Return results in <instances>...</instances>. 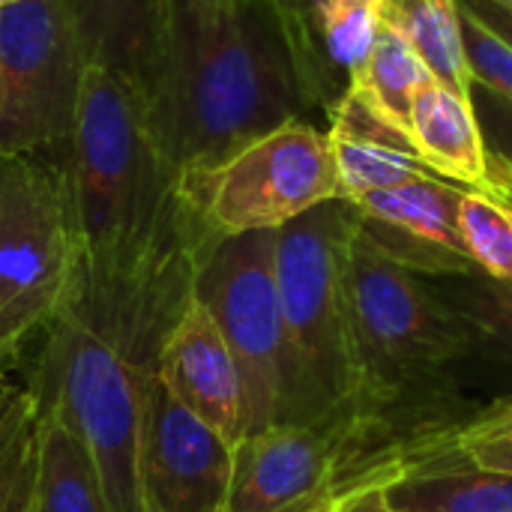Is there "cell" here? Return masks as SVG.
<instances>
[{"label": "cell", "mask_w": 512, "mask_h": 512, "mask_svg": "<svg viewBox=\"0 0 512 512\" xmlns=\"http://www.w3.org/2000/svg\"><path fill=\"white\" fill-rule=\"evenodd\" d=\"M393 512H512V477L438 450L381 483Z\"/></svg>", "instance_id": "2e32d148"}, {"label": "cell", "mask_w": 512, "mask_h": 512, "mask_svg": "<svg viewBox=\"0 0 512 512\" xmlns=\"http://www.w3.org/2000/svg\"><path fill=\"white\" fill-rule=\"evenodd\" d=\"M459 6H465L483 27H489L498 39H504L512 48V12L492 3V0H459Z\"/></svg>", "instance_id": "484cf974"}, {"label": "cell", "mask_w": 512, "mask_h": 512, "mask_svg": "<svg viewBox=\"0 0 512 512\" xmlns=\"http://www.w3.org/2000/svg\"><path fill=\"white\" fill-rule=\"evenodd\" d=\"M435 78L423 57L393 30L381 27L363 69L348 81V87L393 129L411 138V108L426 81Z\"/></svg>", "instance_id": "ffe728a7"}, {"label": "cell", "mask_w": 512, "mask_h": 512, "mask_svg": "<svg viewBox=\"0 0 512 512\" xmlns=\"http://www.w3.org/2000/svg\"><path fill=\"white\" fill-rule=\"evenodd\" d=\"M432 288L465 324L477 360L512 375V285L489 276H465L441 279Z\"/></svg>", "instance_id": "44dd1931"}, {"label": "cell", "mask_w": 512, "mask_h": 512, "mask_svg": "<svg viewBox=\"0 0 512 512\" xmlns=\"http://www.w3.org/2000/svg\"><path fill=\"white\" fill-rule=\"evenodd\" d=\"M231 474L234 447L177 402L156 372L138 441L144 512H222Z\"/></svg>", "instance_id": "9c48e42d"}, {"label": "cell", "mask_w": 512, "mask_h": 512, "mask_svg": "<svg viewBox=\"0 0 512 512\" xmlns=\"http://www.w3.org/2000/svg\"><path fill=\"white\" fill-rule=\"evenodd\" d=\"M195 294L216 318L243 378L246 435L279 423L285 387V321L276 282V231L207 237Z\"/></svg>", "instance_id": "52a82bcc"}, {"label": "cell", "mask_w": 512, "mask_h": 512, "mask_svg": "<svg viewBox=\"0 0 512 512\" xmlns=\"http://www.w3.org/2000/svg\"><path fill=\"white\" fill-rule=\"evenodd\" d=\"M411 141L438 177L474 192L512 198V171L486 147L474 99L459 96L438 78H429L414 99Z\"/></svg>", "instance_id": "4fadbf2b"}, {"label": "cell", "mask_w": 512, "mask_h": 512, "mask_svg": "<svg viewBox=\"0 0 512 512\" xmlns=\"http://www.w3.org/2000/svg\"><path fill=\"white\" fill-rule=\"evenodd\" d=\"M459 231L480 276L512 285V198L465 189Z\"/></svg>", "instance_id": "7402d4cb"}, {"label": "cell", "mask_w": 512, "mask_h": 512, "mask_svg": "<svg viewBox=\"0 0 512 512\" xmlns=\"http://www.w3.org/2000/svg\"><path fill=\"white\" fill-rule=\"evenodd\" d=\"M159 378L177 402L216 429L231 447L246 438L243 378L237 360L195 288L162 345Z\"/></svg>", "instance_id": "7c38bea8"}, {"label": "cell", "mask_w": 512, "mask_h": 512, "mask_svg": "<svg viewBox=\"0 0 512 512\" xmlns=\"http://www.w3.org/2000/svg\"><path fill=\"white\" fill-rule=\"evenodd\" d=\"M459 12H462V42H465L471 81L512 105V48L489 27H483L465 6H459Z\"/></svg>", "instance_id": "cb8c5ba5"}, {"label": "cell", "mask_w": 512, "mask_h": 512, "mask_svg": "<svg viewBox=\"0 0 512 512\" xmlns=\"http://www.w3.org/2000/svg\"><path fill=\"white\" fill-rule=\"evenodd\" d=\"M465 186L444 177H420L357 201L360 228L402 267L432 279L480 276L459 231Z\"/></svg>", "instance_id": "8fae6325"}, {"label": "cell", "mask_w": 512, "mask_h": 512, "mask_svg": "<svg viewBox=\"0 0 512 512\" xmlns=\"http://www.w3.org/2000/svg\"><path fill=\"white\" fill-rule=\"evenodd\" d=\"M180 195L213 237L279 231L342 198L330 132L294 120L207 171L180 177Z\"/></svg>", "instance_id": "8992f818"}, {"label": "cell", "mask_w": 512, "mask_h": 512, "mask_svg": "<svg viewBox=\"0 0 512 512\" xmlns=\"http://www.w3.org/2000/svg\"><path fill=\"white\" fill-rule=\"evenodd\" d=\"M447 441L465 462L512 477V396L480 408Z\"/></svg>", "instance_id": "603a6c76"}, {"label": "cell", "mask_w": 512, "mask_h": 512, "mask_svg": "<svg viewBox=\"0 0 512 512\" xmlns=\"http://www.w3.org/2000/svg\"><path fill=\"white\" fill-rule=\"evenodd\" d=\"M207 228L129 276L81 264L78 282L42 330L27 375L39 408L57 411L84 438L111 512H144L138 441L162 345L195 288Z\"/></svg>", "instance_id": "7a4b0ae2"}, {"label": "cell", "mask_w": 512, "mask_h": 512, "mask_svg": "<svg viewBox=\"0 0 512 512\" xmlns=\"http://www.w3.org/2000/svg\"><path fill=\"white\" fill-rule=\"evenodd\" d=\"M30 512H111L84 438L66 417L48 408H39V456Z\"/></svg>", "instance_id": "e0dca14e"}, {"label": "cell", "mask_w": 512, "mask_h": 512, "mask_svg": "<svg viewBox=\"0 0 512 512\" xmlns=\"http://www.w3.org/2000/svg\"><path fill=\"white\" fill-rule=\"evenodd\" d=\"M84 54L63 0L0 9V153L69 147L78 120Z\"/></svg>", "instance_id": "ba28073f"}, {"label": "cell", "mask_w": 512, "mask_h": 512, "mask_svg": "<svg viewBox=\"0 0 512 512\" xmlns=\"http://www.w3.org/2000/svg\"><path fill=\"white\" fill-rule=\"evenodd\" d=\"M492 3H498V6H504V9H510L512 12V0H492Z\"/></svg>", "instance_id": "f1b7e54d"}, {"label": "cell", "mask_w": 512, "mask_h": 512, "mask_svg": "<svg viewBox=\"0 0 512 512\" xmlns=\"http://www.w3.org/2000/svg\"><path fill=\"white\" fill-rule=\"evenodd\" d=\"M330 141L339 168V186L345 201H357L369 192L393 189L408 180L438 177L417 153L414 141L384 123L351 87L327 108Z\"/></svg>", "instance_id": "5bb4252c"}, {"label": "cell", "mask_w": 512, "mask_h": 512, "mask_svg": "<svg viewBox=\"0 0 512 512\" xmlns=\"http://www.w3.org/2000/svg\"><path fill=\"white\" fill-rule=\"evenodd\" d=\"M324 66L330 69V75L348 87V81L363 69L381 27H384V0H288Z\"/></svg>", "instance_id": "d6986e66"}, {"label": "cell", "mask_w": 512, "mask_h": 512, "mask_svg": "<svg viewBox=\"0 0 512 512\" xmlns=\"http://www.w3.org/2000/svg\"><path fill=\"white\" fill-rule=\"evenodd\" d=\"M342 90L288 0H165L147 105L180 177L327 111Z\"/></svg>", "instance_id": "6da1fadb"}, {"label": "cell", "mask_w": 512, "mask_h": 512, "mask_svg": "<svg viewBox=\"0 0 512 512\" xmlns=\"http://www.w3.org/2000/svg\"><path fill=\"white\" fill-rule=\"evenodd\" d=\"M357 207L324 201L276 231V282L285 321V387L276 426H312L348 414L360 369L348 321L345 267Z\"/></svg>", "instance_id": "277c9868"}, {"label": "cell", "mask_w": 512, "mask_h": 512, "mask_svg": "<svg viewBox=\"0 0 512 512\" xmlns=\"http://www.w3.org/2000/svg\"><path fill=\"white\" fill-rule=\"evenodd\" d=\"M321 512H393L381 486H357L336 495Z\"/></svg>", "instance_id": "d4e9b609"}, {"label": "cell", "mask_w": 512, "mask_h": 512, "mask_svg": "<svg viewBox=\"0 0 512 512\" xmlns=\"http://www.w3.org/2000/svg\"><path fill=\"white\" fill-rule=\"evenodd\" d=\"M81 264L60 159L0 153V354H21L51 324Z\"/></svg>", "instance_id": "5b68a950"}, {"label": "cell", "mask_w": 512, "mask_h": 512, "mask_svg": "<svg viewBox=\"0 0 512 512\" xmlns=\"http://www.w3.org/2000/svg\"><path fill=\"white\" fill-rule=\"evenodd\" d=\"M21 366V354H0V381Z\"/></svg>", "instance_id": "4316f807"}, {"label": "cell", "mask_w": 512, "mask_h": 512, "mask_svg": "<svg viewBox=\"0 0 512 512\" xmlns=\"http://www.w3.org/2000/svg\"><path fill=\"white\" fill-rule=\"evenodd\" d=\"M12 3H21V0H0V9H3V6H12Z\"/></svg>", "instance_id": "f546056e"}, {"label": "cell", "mask_w": 512, "mask_h": 512, "mask_svg": "<svg viewBox=\"0 0 512 512\" xmlns=\"http://www.w3.org/2000/svg\"><path fill=\"white\" fill-rule=\"evenodd\" d=\"M498 156H501V159L507 162V168L512 171V132L507 135V141H504V147H501V153H498Z\"/></svg>", "instance_id": "83f0119b"}, {"label": "cell", "mask_w": 512, "mask_h": 512, "mask_svg": "<svg viewBox=\"0 0 512 512\" xmlns=\"http://www.w3.org/2000/svg\"><path fill=\"white\" fill-rule=\"evenodd\" d=\"M57 159L93 273L129 276L204 228L180 195L147 99L108 69L87 66L75 132Z\"/></svg>", "instance_id": "3957f363"}, {"label": "cell", "mask_w": 512, "mask_h": 512, "mask_svg": "<svg viewBox=\"0 0 512 512\" xmlns=\"http://www.w3.org/2000/svg\"><path fill=\"white\" fill-rule=\"evenodd\" d=\"M87 66L126 78L144 99L153 93L165 0H63Z\"/></svg>", "instance_id": "9a60e30c"}, {"label": "cell", "mask_w": 512, "mask_h": 512, "mask_svg": "<svg viewBox=\"0 0 512 512\" xmlns=\"http://www.w3.org/2000/svg\"><path fill=\"white\" fill-rule=\"evenodd\" d=\"M384 24L423 57L441 84L465 99H474L459 0H384Z\"/></svg>", "instance_id": "ac0fdd59"}, {"label": "cell", "mask_w": 512, "mask_h": 512, "mask_svg": "<svg viewBox=\"0 0 512 512\" xmlns=\"http://www.w3.org/2000/svg\"><path fill=\"white\" fill-rule=\"evenodd\" d=\"M345 414L312 426H270L234 447L222 512H321L339 489Z\"/></svg>", "instance_id": "30bf717a"}]
</instances>
